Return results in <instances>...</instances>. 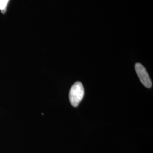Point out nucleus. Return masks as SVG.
I'll list each match as a JSON object with an SVG mask.
<instances>
[{"label": "nucleus", "instance_id": "f257e3e1", "mask_svg": "<svg viewBox=\"0 0 153 153\" xmlns=\"http://www.w3.org/2000/svg\"><path fill=\"white\" fill-rule=\"evenodd\" d=\"M84 88L80 82H76L71 86L69 93V99L73 107H77L84 96Z\"/></svg>", "mask_w": 153, "mask_h": 153}, {"label": "nucleus", "instance_id": "f03ea898", "mask_svg": "<svg viewBox=\"0 0 153 153\" xmlns=\"http://www.w3.org/2000/svg\"><path fill=\"white\" fill-rule=\"evenodd\" d=\"M135 69L142 84L146 88H152V82L145 68L141 64L137 63L135 65Z\"/></svg>", "mask_w": 153, "mask_h": 153}, {"label": "nucleus", "instance_id": "7ed1b4c3", "mask_svg": "<svg viewBox=\"0 0 153 153\" xmlns=\"http://www.w3.org/2000/svg\"><path fill=\"white\" fill-rule=\"evenodd\" d=\"M10 0H0V10L2 14H5L6 7Z\"/></svg>", "mask_w": 153, "mask_h": 153}]
</instances>
